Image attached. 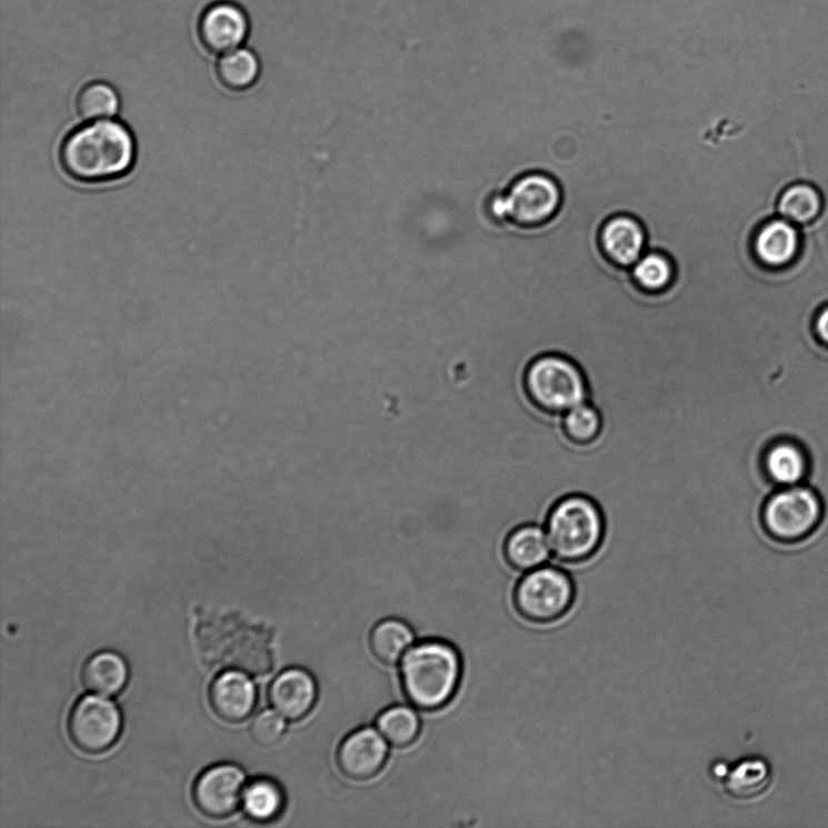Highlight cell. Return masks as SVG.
Listing matches in <instances>:
<instances>
[{
    "label": "cell",
    "mask_w": 828,
    "mask_h": 828,
    "mask_svg": "<svg viewBox=\"0 0 828 828\" xmlns=\"http://www.w3.org/2000/svg\"><path fill=\"white\" fill-rule=\"evenodd\" d=\"M137 153L131 130L118 120L103 119L67 133L59 160L67 177L80 183L99 184L127 177L136 166Z\"/></svg>",
    "instance_id": "1"
},
{
    "label": "cell",
    "mask_w": 828,
    "mask_h": 828,
    "mask_svg": "<svg viewBox=\"0 0 828 828\" xmlns=\"http://www.w3.org/2000/svg\"><path fill=\"white\" fill-rule=\"evenodd\" d=\"M461 658L443 640H423L400 661V679L408 700L423 711L442 709L458 690Z\"/></svg>",
    "instance_id": "2"
},
{
    "label": "cell",
    "mask_w": 828,
    "mask_h": 828,
    "mask_svg": "<svg viewBox=\"0 0 828 828\" xmlns=\"http://www.w3.org/2000/svg\"><path fill=\"white\" fill-rule=\"evenodd\" d=\"M553 558L551 562L573 566L586 562L599 550L605 538V518L589 497L560 499L545 525Z\"/></svg>",
    "instance_id": "3"
},
{
    "label": "cell",
    "mask_w": 828,
    "mask_h": 828,
    "mask_svg": "<svg viewBox=\"0 0 828 828\" xmlns=\"http://www.w3.org/2000/svg\"><path fill=\"white\" fill-rule=\"evenodd\" d=\"M525 387L533 405L558 416L589 400V385L582 369L563 355L533 358L526 369Z\"/></svg>",
    "instance_id": "4"
},
{
    "label": "cell",
    "mask_w": 828,
    "mask_h": 828,
    "mask_svg": "<svg viewBox=\"0 0 828 828\" xmlns=\"http://www.w3.org/2000/svg\"><path fill=\"white\" fill-rule=\"evenodd\" d=\"M577 598L572 573L550 562L525 572L518 581L513 602L519 616L537 625H550L563 619Z\"/></svg>",
    "instance_id": "5"
},
{
    "label": "cell",
    "mask_w": 828,
    "mask_h": 828,
    "mask_svg": "<svg viewBox=\"0 0 828 828\" xmlns=\"http://www.w3.org/2000/svg\"><path fill=\"white\" fill-rule=\"evenodd\" d=\"M821 502L805 487H789L767 498L762 510L766 532L779 541H797L809 536L820 522Z\"/></svg>",
    "instance_id": "6"
},
{
    "label": "cell",
    "mask_w": 828,
    "mask_h": 828,
    "mask_svg": "<svg viewBox=\"0 0 828 828\" xmlns=\"http://www.w3.org/2000/svg\"><path fill=\"white\" fill-rule=\"evenodd\" d=\"M560 203L562 192L557 182L542 173H530L517 180L509 193L497 200L496 213L516 226L533 227L552 219Z\"/></svg>",
    "instance_id": "7"
},
{
    "label": "cell",
    "mask_w": 828,
    "mask_h": 828,
    "mask_svg": "<svg viewBox=\"0 0 828 828\" xmlns=\"http://www.w3.org/2000/svg\"><path fill=\"white\" fill-rule=\"evenodd\" d=\"M123 719L110 700L87 696L73 707L69 736L80 751L101 755L112 749L122 732Z\"/></svg>",
    "instance_id": "8"
},
{
    "label": "cell",
    "mask_w": 828,
    "mask_h": 828,
    "mask_svg": "<svg viewBox=\"0 0 828 828\" xmlns=\"http://www.w3.org/2000/svg\"><path fill=\"white\" fill-rule=\"evenodd\" d=\"M246 787V774L239 767L212 766L196 780L193 802L203 816L216 820L226 819L243 802Z\"/></svg>",
    "instance_id": "9"
},
{
    "label": "cell",
    "mask_w": 828,
    "mask_h": 828,
    "mask_svg": "<svg viewBox=\"0 0 828 828\" xmlns=\"http://www.w3.org/2000/svg\"><path fill=\"white\" fill-rule=\"evenodd\" d=\"M249 29L247 12L229 0L210 4L198 21L200 43L216 56L242 47Z\"/></svg>",
    "instance_id": "10"
},
{
    "label": "cell",
    "mask_w": 828,
    "mask_h": 828,
    "mask_svg": "<svg viewBox=\"0 0 828 828\" xmlns=\"http://www.w3.org/2000/svg\"><path fill=\"white\" fill-rule=\"evenodd\" d=\"M389 741L378 728H360L340 745L338 764L347 778L367 781L376 778L389 758Z\"/></svg>",
    "instance_id": "11"
},
{
    "label": "cell",
    "mask_w": 828,
    "mask_h": 828,
    "mask_svg": "<svg viewBox=\"0 0 828 828\" xmlns=\"http://www.w3.org/2000/svg\"><path fill=\"white\" fill-rule=\"evenodd\" d=\"M209 701L213 714L225 722L240 724L256 710L258 690L246 674L227 671L213 680Z\"/></svg>",
    "instance_id": "12"
},
{
    "label": "cell",
    "mask_w": 828,
    "mask_h": 828,
    "mask_svg": "<svg viewBox=\"0 0 828 828\" xmlns=\"http://www.w3.org/2000/svg\"><path fill=\"white\" fill-rule=\"evenodd\" d=\"M318 688L313 676L299 667L279 674L270 686L273 709L290 722L303 719L316 705Z\"/></svg>",
    "instance_id": "13"
},
{
    "label": "cell",
    "mask_w": 828,
    "mask_h": 828,
    "mask_svg": "<svg viewBox=\"0 0 828 828\" xmlns=\"http://www.w3.org/2000/svg\"><path fill=\"white\" fill-rule=\"evenodd\" d=\"M804 236L797 225L786 219H772L760 226L754 238V252L769 270H782L794 265L802 250Z\"/></svg>",
    "instance_id": "14"
},
{
    "label": "cell",
    "mask_w": 828,
    "mask_h": 828,
    "mask_svg": "<svg viewBox=\"0 0 828 828\" xmlns=\"http://www.w3.org/2000/svg\"><path fill=\"white\" fill-rule=\"evenodd\" d=\"M506 563L520 572H528L549 565L552 547L543 526L525 525L515 528L502 546Z\"/></svg>",
    "instance_id": "15"
},
{
    "label": "cell",
    "mask_w": 828,
    "mask_h": 828,
    "mask_svg": "<svg viewBox=\"0 0 828 828\" xmlns=\"http://www.w3.org/2000/svg\"><path fill=\"white\" fill-rule=\"evenodd\" d=\"M600 245L611 262L631 266L642 258L646 232L634 218L616 217L603 226Z\"/></svg>",
    "instance_id": "16"
},
{
    "label": "cell",
    "mask_w": 828,
    "mask_h": 828,
    "mask_svg": "<svg viewBox=\"0 0 828 828\" xmlns=\"http://www.w3.org/2000/svg\"><path fill=\"white\" fill-rule=\"evenodd\" d=\"M129 667L119 654L110 650L93 654L83 666L82 682L100 697H116L127 687Z\"/></svg>",
    "instance_id": "17"
},
{
    "label": "cell",
    "mask_w": 828,
    "mask_h": 828,
    "mask_svg": "<svg viewBox=\"0 0 828 828\" xmlns=\"http://www.w3.org/2000/svg\"><path fill=\"white\" fill-rule=\"evenodd\" d=\"M764 469L769 482L782 488L795 487L808 472L806 452L786 440L772 443L765 451Z\"/></svg>",
    "instance_id": "18"
},
{
    "label": "cell",
    "mask_w": 828,
    "mask_h": 828,
    "mask_svg": "<svg viewBox=\"0 0 828 828\" xmlns=\"http://www.w3.org/2000/svg\"><path fill=\"white\" fill-rule=\"evenodd\" d=\"M825 210L820 187L809 182H794L786 187L778 199L782 219L799 226L817 222Z\"/></svg>",
    "instance_id": "19"
},
{
    "label": "cell",
    "mask_w": 828,
    "mask_h": 828,
    "mask_svg": "<svg viewBox=\"0 0 828 828\" xmlns=\"http://www.w3.org/2000/svg\"><path fill=\"white\" fill-rule=\"evenodd\" d=\"M772 771L766 759L749 757L731 767L725 779V790L734 799L752 800L766 794Z\"/></svg>",
    "instance_id": "20"
},
{
    "label": "cell",
    "mask_w": 828,
    "mask_h": 828,
    "mask_svg": "<svg viewBox=\"0 0 828 828\" xmlns=\"http://www.w3.org/2000/svg\"><path fill=\"white\" fill-rule=\"evenodd\" d=\"M411 627L398 619H386L373 627L369 646L378 660L386 665H397L413 645Z\"/></svg>",
    "instance_id": "21"
},
{
    "label": "cell",
    "mask_w": 828,
    "mask_h": 828,
    "mask_svg": "<svg viewBox=\"0 0 828 828\" xmlns=\"http://www.w3.org/2000/svg\"><path fill=\"white\" fill-rule=\"evenodd\" d=\"M260 73L261 64L257 53L243 47L222 53L217 62L219 82L231 91L251 89L257 84Z\"/></svg>",
    "instance_id": "22"
},
{
    "label": "cell",
    "mask_w": 828,
    "mask_h": 828,
    "mask_svg": "<svg viewBox=\"0 0 828 828\" xmlns=\"http://www.w3.org/2000/svg\"><path fill=\"white\" fill-rule=\"evenodd\" d=\"M285 802L283 790L276 781L257 779L247 785L242 805L251 820L269 822L282 814Z\"/></svg>",
    "instance_id": "23"
},
{
    "label": "cell",
    "mask_w": 828,
    "mask_h": 828,
    "mask_svg": "<svg viewBox=\"0 0 828 828\" xmlns=\"http://www.w3.org/2000/svg\"><path fill=\"white\" fill-rule=\"evenodd\" d=\"M377 728L390 745L403 749L419 738L421 722L419 715L411 707L397 705L378 717Z\"/></svg>",
    "instance_id": "24"
},
{
    "label": "cell",
    "mask_w": 828,
    "mask_h": 828,
    "mask_svg": "<svg viewBox=\"0 0 828 828\" xmlns=\"http://www.w3.org/2000/svg\"><path fill=\"white\" fill-rule=\"evenodd\" d=\"M120 107L117 90L109 83L91 82L79 90L76 109L87 122L113 118Z\"/></svg>",
    "instance_id": "25"
},
{
    "label": "cell",
    "mask_w": 828,
    "mask_h": 828,
    "mask_svg": "<svg viewBox=\"0 0 828 828\" xmlns=\"http://www.w3.org/2000/svg\"><path fill=\"white\" fill-rule=\"evenodd\" d=\"M562 423L566 435L578 445L593 442L603 429L602 416L589 400L565 412Z\"/></svg>",
    "instance_id": "26"
},
{
    "label": "cell",
    "mask_w": 828,
    "mask_h": 828,
    "mask_svg": "<svg viewBox=\"0 0 828 828\" xmlns=\"http://www.w3.org/2000/svg\"><path fill=\"white\" fill-rule=\"evenodd\" d=\"M634 278L647 292H664L671 286L674 266L664 253L650 252L635 263Z\"/></svg>",
    "instance_id": "27"
},
{
    "label": "cell",
    "mask_w": 828,
    "mask_h": 828,
    "mask_svg": "<svg viewBox=\"0 0 828 828\" xmlns=\"http://www.w3.org/2000/svg\"><path fill=\"white\" fill-rule=\"evenodd\" d=\"M286 718L273 710H265L253 718L251 724V737L253 741L262 747H272L283 739L287 722Z\"/></svg>",
    "instance_id": "28"
},
{
    "label": "cell",
    "mask_w": 828,
    "mask_h": 828,
    "mask_svg": "<svg viewBox=\"0 0 828 828\" xmlns=\"http://www.w3.org/2000/svg\"><path fill=\"white\" fill-rule=\"evenodd\" d=\"M814 329H816L818 339L828 346V306L818 313Z\"/></svg>",
    "instance_id": "29"
},
{
    "label": "cell",
    "mask_w": 828,
    "mask_h": 828,
    "mask_svg": "<svg viewBox=\"0 0 828 828\" xmlns=\"http://www.w3.org/2000/svg\"><path fill=\"white\" fill-rule=\"evenodd\" d=\"M729 770H730V767L726 765L725 762H717L712 767L711 772L716 779L725 781V779L728 776Z\"/></svg>",
    "instance_id": "30"
}]
</instances>
